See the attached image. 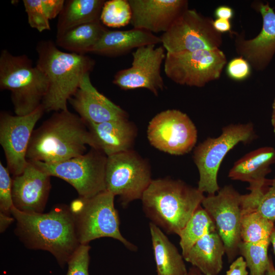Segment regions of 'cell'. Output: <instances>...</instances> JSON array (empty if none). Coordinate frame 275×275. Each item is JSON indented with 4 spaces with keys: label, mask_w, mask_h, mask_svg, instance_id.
<instances>
[{
    "label": "cell",
    "mask_w": 275,
    "mask_h": 275,
    "mask_svg": "<svg viewBox=\"0 0 275 275\" xmlns=\"http://www.w3.org/2000/svg\"><path fill=\"white\" fill-rule=\"evenodd\" d=\"M11 213L16 221L15 232L24 244L50 252L62 268L80 245L69 206L60 205L46 213L24 212L13 206Z\"/></svg>",
    "instance_id": "cell-1"
},
{
    "label": "cell",
    "mask_w": 275,
    "mask_h": 275,
    "mask_svg": "<svg viewBox=\"0 0 275 275\" xmlns=\"http://www.w3.org/2000/svg\"><path fill=\"white\" fill-rule=\"evenodd\" d=\"M87 145L95 149L86 122L68 109L55 112L33 131L26 159L60 162L84 154Z\"/></svg>",
    "instance_id": "cell-2"
},
{
    "label": "cell",
    "mask_w": 275,
    "mask_h": 275,
    "mask_svg": "<svg viewBox=\"0 0 275 275\" xmlns=\"http://www.w3.org/2000/svg\"><path fill=\"white\" fill-rule=\"evenodd\" d=\"M205 197L182 180L164 178L152 179L141 200L150 222L168 234L178 235Z\"/></svg>",
    "instance_id": "cell-3"
},
{
    "label": "cell",
    "mask_w": 275,
    "mask_h": 275,
    "mask_svg": "<svg viewBox=\"0 0 275 275\" xmlns=\"http://www.w3.org/2000/svg\"><path fill=\"white\" fill-rule=\"evenodd\" d=\"M36 51V66L49 82L42 102L45 112L68 109L67 101L78 89L85 75L92 70L94 60L85 54L62 51L49 40L39 42Z\"/></svg>",
    "instance_id": "cell-4"
},
{
    "label": "cell",
    "mask_w": 275,
    "mask_h": 275,
    "mask_svg": "<svg viewBox=\"0 0 275 275\" xmlns=\"http://www.w3.org/2000/svg\"><path fill=\"white\" fill-rule=\"evenodd\" d=\"M49 82L45 74L25 54L15 56L7 49L0 54V89L11 92L16 115L31 114L42 104Z\"/></svg>",
    "instance_id": "cell-5"
},
{
    "label": "cell",
    "mask_w": 275,
    "mask_h": 275,
    "mask_svg": "<svg viewBox=\"0 0 275 275\" xmlns=\"http://www.w3.org/2000/svg\"><path fill=\"white\" fill-rule=\"evenodd\" d=\"M114 198V195L105 190L91 198L79 197L71 203L69 208L80 244H88L101 237H111L130 251L137 250V246L121 233Z\"/></svg>",
    "instance_id": "cell-6"
},
{
    "label": "cell",
    "mask_w": 275,
    "mask_h": 275,
    "mask_svg": "<svg viewBox=\"0 0 275 275\" xmlns=\"http://www.w3.org/2000/svg\"><path fill=\"white\" fill-rule=\"evenodd\" d=\"M257 137L252 123L231 124L222 129L218 137H209L196 146L193 159L199 173L198 189L210 195L217 193L218 171L226 154L238 143L247 144Z\"/></svg>",
    "instance_id": "cell-7"
},
{
    "label": "cell",
    "mask_w": 275,
    "mask_h": 275,
    "mask_svg": "<svg viewBox=\"0 0 275 275\" xmlns=\"http://www.w3.org/2000/svg\"><path fill=\"white\" fill-rule=\"evenodd\" d=\"M106 159L107 156L101 151L91 148L84 154L60 162H30L49 176L66 181L79 197L88 198L106 190Z\"/></svg>",
    "instance_id": "cell-8"
},
{
    "label": "cell",
    "mask_w": 275,
    "mask_h": 275,
    "mask_svg": "<svg viewBox=\"0 0 275 275\" xmlns=\"http://www.w3.org/2000/svg\"><path fill=\"white\" fill-rule=\"evenodd\" d=\"M226 64V56L219 48L166 52L164 71L177 84L201 88L218 79Z\"/></svg>",
    "instance_id": "cell-9"
},
{
    "label": "cell",
    "mask_w": 275,
    "mask_h": 275,
    "mask_svg": "<svg viewBox=\"0 0 275 275\" xmlns=\"http://www.w3.org/2000/svg\"><path fill=\"white\" fill-rule=\"evenodd\" d=\"M152 180L148 162L132 149L107 156L106 190L118 196L124 205L141 199Z\"/></svg>",
    "instance_id": "cell-10"
},
{
    "label": "cell",
    "mask_w": 275,
    "mask_h": 275,
    "mask_svg": "<svg viewBox=\"0 0 275 275\" xmlns=\"http://www.w3.org/2000/svg\"><path fill=\"white\" fill-rule=\"evenodd\" d=\"M213 20L187 9L160 37L166 52H189L219 48L223 43L222 34L213 28Z\"/></svg>",
    "instance_id": "cell-11"
},
{
    "label": "cell",
    "mask_w": 275,
    "mask_h": 275,
    "mask_svg": "<svg viewBox=\"0 0 275 275\" xmlns=\"http://www.w3.org/2000/svg\"><path fill=\"white\" fill-rule=\"evenodd\" d=\"M201 205L213 220L224 242L228 260L232 263L239 255L241 242L242 195L232 185H227L215 194L205 197Z\"/></svg>",
    "instance_id": "cell-12"
},
{
    "label": "cell",
    "mask_w": 275,
    "mask_h": 275,
    "mask_svg": "<svg viewBox=\"0 0 275 275\" xmlns=\"http://www.w3.org/2000/svg\"><path fill=\"white\" fill-rule=\"evenodd\" d=\"M147 137L155 148L175 155L189 152L198 138L197 128L185 113L167 109L155 115L149 122Z\"/></svg>",
    "instance_id": "cell-13"
},
{
    "label": "cell",
    "mask_w": 275,
    "mask_h": 275,
    "mask_svg": "<svg viewBox=\"0 0 275 275\" xmlns=\"http://www.w3.org/2000/svg\"><path fill=\"white\" fill-rule=\"evenodd\" d=\"M45 112L41 104L35 111L24 116L0 114V144L7 161V168L13 177L21 174L28 161L26 153L38 121Z\"/></svg>",
    "instance_id": "cell-14"
},
{
    "label": "cell",
    "mask_w": 275,
    "mask_h": 275,
    "mask_svg": "<svg viewBox=\"0 0 275 275\" xmlns=\"http://www.w3.org/2000/svg\"><path fill=\"white\" fill-rule=\"evenodd\" d=\"M162 46L140 47L132 53L131 67L118 71L113 83L124 90L144 88L157 96L164 88L161 66L166 58Z\"/></svg>",
    "instance_id": "cell-15"
},
{
    "label": "cell",
    "mask_w": 275,
    "mask_h": 275,
    "mask_svg": "<svg viewBox=\"0 0 275 275\" xmlns=\"http://www.w3.org/2000/svg\"><path fill=\"white\" fill-rule=\"evenodd\" d=\"M262 18L259 34L253 39H245L243 36L235 38L237 53L245 59L257 71L267 67L275 54V12L269 2H257L253 5Z\"/></svg>",
    "instance_id": "cell-16"
},
{
    "label": "cell",
    "mask_w": 275,
    "mask_h": 275,
    "mask_svg": "<svg viewBox=\"0 0 275 275\" xmlns=\"http://www.w3.org/2000/svg\"><path fill=\"white\" fill-rule=\"evenodd\" d=\"M134 29L164 33L188 9L186 0H128Z\"/></svg>",
    "instance_id": "cell-17"
},
{
    "label": "cell",
    "mask_w": 275,
    "mask_h": 275,
    "mask_svg": "<svg viewBox=\"0 0 275 275\" xmlns=\"http://www.w3.org/2000/svg\"><path fill=\"white\" fill-rule=\"evenodd\" d=\"M50 177L28 161L23 172L12 179L14 207L24 212L43 213L51 189Z\"/></svg>",
    "instance_id": "cell-18"
},
{
    "label": "cell",
    "mask_w": 275,
    "mask_h": 275,
    "mask_svg": "<svg viewBox=\"0 0 275 275\" xmlns=\"http://www.w3.org/2000/svg\"><path fill=\"white\" fill-rule=\"evenodd\" d=\"M68 101L86 123H100L128 117L124 109L93 86L90 73L85 75L78 89Z\"/></svg>",
    "instance_id": "cell-19"
},
{
    "label": "cell",
    "mask_w": 275,
    "mask_h": 275,
    "mask_svg": "<svg viewBox=\"0 0 275 275\" xmlns=\"http://www.w3.org/2000/svg\"><path fill=\"white\" fill-rule=\"evenodd\" d=\"M275 162V148L265 146L255 149L237 160L230 170L228 177L233 180L246 182L248 189L254 194L264 193L271 183L266 176Z\"/></svg>",
    "instance_id": "cell-20"
},
{
    "label": "cell",
    "mask_w": 275,
    "mask_h": 275,
    "mask_svg": "<svg viewBox=\"0 0 275 275\" xmlns=\"http://www.w3.org/2000/svg\"><path fill=\"white\" fill-rule=\"evenodd\" d=\"M86 123L95 149L101 151L107 156L131 149L137 129L128 119Z\"/></svg>",
    "instance_id": "cell-21"
},
{
    "label": "cell",
    "mask_w": 275,
    "mask_h": 275,
    "mask_svg": "<svg viewBox=\"0 0 275 275\" xmlns=\"http://www.w3.org/2000/svg\"><path fill=\"white\" fill-rule=\"evenodd\" d=\"M161 43L159 37L141 29L123 31L107 30L90 52L107 57L124 54L134 48Z\"/></svg>",
    "instance_id": "cell-22"
},
{
    "label": "cell",
    "mask_w": 275,
    "mask_h": 275,
    "mask_svg": "<svg viewBox=\"0 0 275 275\" xmlns=\"http://www.w3.org/2000/svg\"><path fill=\"white\" fill-rule=\"evenodd\" d=\"M225 254L224 242L215 231L198 240L184 259L204 275H218L223 268Z\"/></svg>",
    "instance_id": "cell-23"
},
{
    "label": "cell",
    "mask_w": 275,
    "mask_h": 275,
    "mask_svg": "<svg viewBox=\"0 0 275 275\" xmlns=\"http://www.w3.org/2000/svg\"><path fill=\"white\" fill-rule=\"evenodd\" d=\"M157 275H187L184 259L161 229L150 222Z\"/></svg>",
    "instance_id": "cell-24"
},
{
    "label": "cell",
    "mask_w": 275,
    "mask_h": 275,
    "mask_svg": "<svg viewBox=\"0 0 275 275\" xmlns=\"http://www.w3.org/2000/svg\"><path fill=\"white\" fill-rule=\"evenodd\" d=\"M105 2L103 0L65 1L59 15L57 37L76 26L99 21Z\"/></svg>",
    "instance_id": "cell-25"
},
{
    "label": "cell",
    "mask_w": 275,
    "mask_h": 275,
    "mask_svg": "<svg viewBox=\"0 0 275 275\" xmlns=\"http://www.w3.org/2000/svg\"><path fill=\"white\" fill-rule=\"evenodd\" d=\"M107 29L99 21L76 26L57 37L56 44L69 52H90Z\"/></svg>",
    "instance_id": "cell-26"
},
{
    "label": "cell",
    "mask_w": 275,
    "mask_h": 275,
    "mask_svg": "<svg viewBox=\"0 0 275 275\" xmlns=\"http://www.w3.org/2000/svg\"><path fill=\"white\" fill-rule=\"evenodd\" d=\"M215 231L216 229L213 220L200 205L178 235L183 258L198 240Z\"/></svg>",
    "instance_id": "cell-27"
},
{
    "label": "cell",
    "mask_w": 275,
    "mask_h": 275,
    "mask_svg": "<svg viewBox=\"0 0 275 275\" xmlns=\"http://www.w3.org/2000/svg\"><path fill=\"white\" fill-rule=\"evenodd\" d=\"M274 222L256 209L242 208L240 225L241 241L258 243L270 240Z\"/></svg>",
    "instance_id": "cell-28"
},
{
    "label": "cell",
    "mask_w": 275,
    "mask_h": 275,
    "mask_svg": "<svg viewBox=\"0 0 275 275\" xmlns=\"http://www.w3.org/2000/svg\"><path fill=\"white\" fill-rule=\"evenodd\" d=\"M65 2L64 0H23L30 26L39 32L50 30L49 20L60 14Z\"/></svg>",
    "instance_id": "cell-29"
},
{
    "label": "cell",
    "mask_w": 275,
    "mask_h": 275,
    "mask_svg": "<svg viewBox=\"0 0 275 275\" xmlns=\"http://www.w3.org/2000/svg\"><path fill=\"white\" fill-rule=\"evenodd\" d=\"M270 240L258 243L241 241L239 245V255L244 260L250 275H266L269 258L268 249Z\"/></svg>",
    "instance_id": "cell-30"
},
{
    "label": "cell",
    "mask_w": 275,
    "mask_h": 275,
    "mask_svg": "<svg viewBox=\"0 0 275 275\" xmlns=\"http://www.w3.org/2000/svg\"><path fill=\"white\" fill-rule=\"evenodd\" d=\"M131 17L128 0H109L103 6L100 20L105 26L119 28L130 23Z\"/></svg>",
    "instance_id": "cell-31"
},
{
    "label": "cell",
    "mask_w": 275,
    "mask_h": 275,
    "mask_svg": "<svg viewBox=\"0 0 275 275\" xmlns=\"http://www.w3.org/2000/svg\"><path fill=\"white\" fill-rule=\"evenodd\" d=\"M89 244H80L69 260L66 275H90Z\"/></svg>",
    "instance_id": "cell-32"
},
{
    "label": "cell",
    "mask_w": 275,
    "mask_h": 275,
    "mask_svg": "<svg viewBox=\"0 0 275 275\" xmlns=\"http://www.w3.org/2000/svg\"><path fill=\"white\" fill-rule=\"evenodd\" d=\"M7 167L0 162V212L10 215L14 206L12 199V179Z\"/></svg>",
    "instance_id": "cell-33"
},
{
    "label": "cell",
    "mask_w": 275,
    "mask_h": 275,
    "mask_svg": "<svg viewBox=\"0 0 275 275\" xmlns=\"http://www.w3.org/2000/svg\"><path fill=\"white\" fill-rule=\"evenodd\" d=\"M257 210L263 215L275 222V177L261 198Z\"/></svg>",
    "instance_id": "cell-34"
},
{
    "label": "cell",
    "mask_w": 275,
    "mask_h": 275,
    "mask_svg": "<svg viewBox=\"0 0 275 275\" xmlns=\"http://www.w3.org/2000/svg\"><path fill=\"white\" fill-rule=\"evenodd\" d=\"M226 72L232 79L242 80L249 77L251 73V65L241 57L232 59L228 64Z\"/></svg>",
    "instance_id": "cell-35"
},
{
    "label": "cell",
    "mask_w": 275,
    "mask_h": 275,
    "mask_svg": "<svg viewBox=\"0 0 275 275\" xmlns=\"http://www.w3.org/2000/svg\"><path fill=\"white\" fill-rule=\"evenodd\" d=\"M246 263L241 256L233 261L226 275H248Z\"/></svg>",
    "instance_id": "cell-36"
},
{
    "label": "cell",
    "mask_w": 275,
    "mask_h": 275,
    "mask_svg": "<svg viewBox=\"0 0 275 275\" xmlns=\"http://www.w3.org/2000/svg\"><path fill=\"white\" fill-rule=\"evenodd\" d=\"M215 15L217 18L230 20L234 15L233 9L227 6H221L215 10Z\"/></svg>",
    "instance_id": "cell-37"
},
{
    "label": "cell",
    "mask_w": 275,
    "mask_h": 275,
    "mask_svg": "<svg viewBox=\"0 0 275 275\" xmlns=\"http://www.w3.org/2000/svg\"><path fill=\"white\" fill-rule=\"evenodd\" d=\"M213 25L215 31L221 34L229 32L231 29L230 21L227 19L217 18L213 21Z\"/></svg>",
    "instance_id": "cell-38"
},
{
    "label": "cell",
    "mask_w": 275,
    "mask_h": 275,
    "mask_svg": "<svg viewBox=\"0 0 275 275\" xmlns=\"http://www.w3.org/2000/svg\"><path fill=\"white\" fill-rule=\"evenodd\" d=\"M14 219L10 215L0 212V232H4Z\"/></svg>",
    "instance_id": "cell-39"
},
{
    "label": "cell",
    "mask_w": 275,
    "mask_h": 275,
    "mask_svg": "<svg viewBox=\"0 0 275 275\" xmlns=\"http://www.w3.org/2000/svg\"><path fill=\"white\" fill-rule=\"evenodd\" d=\"M271 122L273 128V131L275 135V97L272 104Z\"/></svg>",
    "instance_id": "cell-40"
},
{
    "label": "cell",
    "mask_w": 275,
    "mask_h": 275,
    "mask_svg": "<svg viewBox=\"0 0 275 275\" xmlns=\"http://www.w3.org/2000/svg\"><path fill=\"white\" fill-rule=\"evenodd\" d=\"M266 275H275V267L271 258H269V265Z\"/></svg>",
    "instance_id": "cell-41"
},
{
    "label": "cell",
    "mask_w": 275,
    "mask_h": 275,
    "mask_svg": "<svg viewBox=\"0 0 275 275\" xmlns=\"http://www.w3.org/2000/svg\"><path fill=\"white\" fill-rule=\"evenodd\" d=\"M187 275H204L196 267L192 266L188 270Z\"/></svg>",
    "instance_id": "cell-42"
},
{
    "label": "cell",
    "mask_w": 275,
    "mask_h": 275,
    "mask_svg": "<svg viewBox=\"0 0 275 275\" xmlns=\"http://www.w3.org/2000/svg\"><path fill=\"white\" fill-rule=\"evenodd\" d=\"M270 242L272 245L274 254L275 255V226L270 237Z\"/></svg>",
    "instance_id": "cell-43"
}]
</instances>
